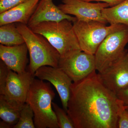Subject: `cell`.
<instances>
[{"instance_id": "cell-1", "label": "cell", "mask_w": 128, "mask_h": 128, "mask_svg": "<svg viewBox=\"0 0 128 128\" xmlns=\"http://www.w3.org/2000/svg\"><path fill=\"white\" fill-rule=\"evenodd\" d=\"M118 98L96 71L73 82L67 113L75 128H118Z\"/></svg>"}, {"instance_id": "cell-2", "label": "cell", "mask_w": 128, "mask_h": 128, "mask_svg": "<svg viewBox=\"0 0 128 128\" xmlns=\"http://www.w3.org/2000/svg\"><path fill=\"white\" fill-rule=\"evenodd\" d=\"M55 94L50 82L34 78L30 86L26 103L34 113V120L37 128H59L52 106Z\"/></svg>"}, {"instance_id": "cell-3", "label": "cell", "mask_w": 128, "mask_h": 128, "mask_svg": "<svg viewBox=\"0 0 128 128\" xmlns=\"http://www.w3.org/2000/svg\"><path fill=\"white\" fill-rule=\"evenodd\" d=\"M16 23L28 50L30 63L28 71L34 75L37 70L42 66L58 67L60 55L48 40L33 32L26 25Z\"/></svg>"}, {"instance_id": "cell-4", "label": "cell", "mask_w": 128, "mask_h": 128, "mask_svg": "<svg viewBox=\"0 0 128 128\" xmlns=\"http://www.w3.org/2000/svg\"><path fill=\"white\" fill-rule=\"evenodd\" d=\"M42 35L59 53L60 57L81 50L73 22L65 19L59 22H43L30 28Z\"/></svg>"}, {"instance_id": "cell-5", "label": "cell", "mask_w": 128, "mask_h": 128, "mask_svg": "<svg viewBox=\"0 0 128 128\" xmlns=\"http://www.w3.org/2000/svg\"><path fill=\"white\" fill-rule=\"evenodd\" d=\"M73 24L81 50L92 54H95L100 44L109 34L127 26L122 24L106 26L98 21L77 20L73 22Z\"/></svg>"}, {"instance_id": "cell-6", "label": "cell", "mask_w": 128, "mask_h": 128, "mask_svg": "<svg viewBox=\"0 0 128 128\" xmlns=\"http://www.w3.org/2000/svg\"><path fill=\"white\" fill-rule=\"evenodd\" d=\"M128 43V26L105 38L94 54L96 70L98 73L103 72L119 58Z\"/></svg>"}, {"instance_id": "cell-7", "label": "cell", "mask_w": 128, "mask_h": 128, "mask_svg": "<svg viewBox=\"0 0 128 128\" xmlns=\"http://www.w3.org/2000/svg\"><path fill=\"white\" fill-rule=\"evenodd\" d=\"M58 67L62 70L73 82L86 78L96 70L95 55L76 50L60 57Z\"/></svg>"}, {"instance_id": "cell-8", "label": "cell", "mask_w": 128, "mask_h": 128, "mask_svg": "<svg viewBox=\"0 0 128 128\" xmlns=\"http://www.w3.org/2000/svg\"><path fill=\"white\" fill-rule=\"evenodd\" d=\"M58 7L65 14L74 16L78 20L98 21L108 23L102 16V11L108 7L106 2L92 3L82 0H62Z\"/></svg>"}, {"instance_id": "cell-9", "label": "cell", "mask_w": 128, "mask_h": 128, "mask_svg": "<svg viewBox=\"0 0 128 128\" xmlns=\"http://www.w3.org/2000/svg\"><path fill=\"white\" fill-rule=\"evenodd\" d=\"M104 85L116 95L128 87V50L124 52L105 70L98 74Z\"/></svg>"}, {"instance_id": "cell-10", "label": "cell", "mask_w": 128, "mask_h": 128, "mask_svg": "<svg viewBox=\"0 0 128 128\" xmlns=\"http://www.w3.org/2000/svg\"><path fill=\"white\" fill-rule=\"evenodd\" d=\"M34 77L28 70L18 73L10 70L4 86L0 90V94L9 100L24 105Z\"/></svg>"}, {"instance_id": "cell-11", "label": "cell", "mask_w": 128, "mask_h": 128, "mask_svg": "<svg viewBox=\"0 0 128 128\" xmlns=\"http://www.w3.org/2000/svg\"><path fill=\"white\" fill-rule=\"evenodd\" d=\"M34 76L39 80L48 81L54 86L60 98L63 108L67 112L73 84L68 76L59 67L49 66L40 67Z\"/></svg>"}, {"instance_id": "cell-12", "label": "cell", "mask_w": 128, "mask_h": 128, "mask_svg": "<svg viewBox=\"0 0 128 128\" xmlns=\"http://www.w3.org/2000/svg\"><path fill=\"white\" fill-rule=\"evenodd\" d=\"M65 19L72 22L77 20L75 17L64 13L53 0H40L27 25L30 28L43 22H59Z\"/></svg>"}, {"instance_id": "cell-13", "label": "cell", "mask_w": 128, "mask_h": 128, "mask_svg": "<svg viewBox=\"0 0 128 128\" xmlns=\"http://www.w3.org/2000/svg\"><path fill=\"white\" fill-rule=\"evenodd\" d=\"M28 50L25 43L19 45L6 46L0 44V58L10 70L21 73L26 71Z\"/></svg>"}, {"instance_id": "cell-14", "label": "cell", "mask_w": 128, "mask_h": 128, "mask_svg": "<svg viewBox=\"0 0 128 128\" xmlns=\"http://www.w3.org/2000/svg\"><path fill=\"white\" fill-rule=\"evenodd\" d=\"M40 1L27 0L0 13V26L10 23H21L27 25Z\"/></svg>"}, {"instance_id": "cell-15", "label": "cell", "mask_w": 128, "mask_h": 128, "mask_svg": "<svg viewBox=\"0 0 128 128\" xmlns=\"http://www.w3.org/2000/svg\"><path fill=\"white\" fill-rule=\"evenodd\" d=\"M24 105L9 100L3 95H0L1 119L13 128L19 120Z\"/></svg>"}, {"instance_id": "cell-16", "label": "cell", "mask_w": 128, "mask_h": 128, "mask_svg": "<svg viewBox=\"0 0 128 128\" xmlns=\"http://www.w3.org/2000/svg\"><path fill=\"white\" fill-rule=\"evenodd\" d=\"M102 16L110 25L122 24L128 26V0L104 8L102 11Z\"/></svg>"}, {"instance_id": "cell-17", "label": "cell", "mask_w": 128, "mask_h": 128, "mask_svg": "<svg viewBox=\"0 0 128 128\" xmlns=\"http://www.w3.org/2000/svg\"><path fill=\"white\" fill-rule=\"evenodd\" d=\"M0 26V44L10 46L25 43L23 37L18 29L16 23L6 24Z\"/></svg>"}, {"instance_id": "cell-18", "label": "cell", "mask_w": 128, "mask_h": 128, "mask_svg": "<svg viewBox=\"0 0 128 128\" xmlns=\"http://www.w3.org/2000/svg\"><path fill=\"white\" fill-rule=\"evenodd\" d=\"M34 113L27 103L25 104L21 111L19 120L13 128H34Z\"/></svg>"}, {"instance_id": "cell-19", "label": "cell", "mask_w": 128, "mask_h": 128, "mask_svg": "<svg viewBox=\"0 0 128 128\" xmlns=\"http://www.w3.org/2000/svg\"><path fill=\"white\" fill-rule=\"evenodd\" d=\"M52 106L60 128H75L72 120L64 109L60 108L54 102H52Z\"/></svg>"}, {"instance_id": "cell-20", "label": "cell", "mask_w": 128, "mask_h": 128, "mask_svg": "<svg viewBox=\"0 0 128 128\" xmlns=\"http://www.w3.org/2000/svg\"><path fill=\"white\" fill-rule=\"evenodd\" d=\"M118 128H128V112L127 110L128 106L118 98Z\"/></svg>"}, {"instance_id": "cell-21", "label": "cell", "mask_w": 128, "mask_h": 128, "mask_svg": "<svg viewBox=\"0 0 128 128\" xmlns=\"http://www.w3.org/2000/svg\"><path fill=\"white\" fill-rule=\"evenodd\" d=\"M27 0H0V13L21 4Z\"/></svg>"}, {"instance_id": "cell-22", "label": "cell", "mask_w": 128, "mask_h": 128, "mask_svg": "<svg viewBox=\"0 0 128 128\" xmlns=\"http://www.w3.org/2000/svg\"><path fill=\"white\" fill-rule=\"evenodd\" d=\"M116 95L118 99L122 101L125 105L128 106V87L120 91Z\"/></svg>"}, {"instance_id": "cell-23", "label": "cell", "mask_w": 128, "mask_h": 128, "mask_svg": "<svg viewBox=\"0 0 128 128\" xmlns=\"http://www.w3.org/2000/svg\"><path fill=\"white\" fill-rule=\"evenodd\" d=\"M82 0L87 2H91L92 1L102 2L107 3L109 5V6L112 7L118 4L123 2L124 0Z\"/></svg>"}, {"instance_id": "cell-24", "label": "cell", "mask_w": 128, "mask_h": 128, "mask_svg": "<svg viewBox=\"0 0 128 128\" xmlns=\"http://www.w3.org/2000/svg\"><path fill=\"white\" fill-rule=\"evenodd\" d=\"M0 128H12V127L8 124L2 121H0Z\"/></svg>"}, {"instance_id": "cell-25", "label": "cell", "mask_w": 128, "mask_h": 128, "mask_svg": "<svg viewBox=\"0 0 128 128\" xmlns=\"http://www.w3.org/2000/svg\"><path fill=\"white\" fill-rule=\"evenodd\" d=\"M127 110H128V107L127 108Z\"/></svg>"}]
</instances>
